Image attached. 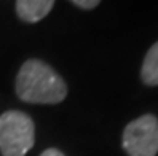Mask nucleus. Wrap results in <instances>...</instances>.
<instances>
[{
  "label": "nucleus",
  "mask_w": 158,
  "mask_h": 156,
  "mask_svg": "<svg viewBox=\"0 0 158 156\" xmlns=\"http://www.w3.org/2000/svg\"><path fill=\"white\" fill-rule=\"evenodd\" d=\"M16 96L27 104L53 105L67 97V85L51 66L40 59H27L15 81Z\"/></svg>",
  "instance_id": "obj_1"
},
{
  "label": "nucleus",
  "mask_w": 158,
  "mask_h": 156,
  "mask_svg": "<svg viewBox=\"0 0 158 156\" xmlns=\"http://www.w3.org/2000/svg\"><path fill=\"white\" fill-rule=\"evenodd\" d=\"M35 143L32 118L21 110L0 115V153L2 156H26Z\"/></svg>",
  "instance_id": "obj_2"
},
{
  "label": "nucleus",
  "mask_w": 158,
  "mask_h": 156,
  "mask_svg": "<svg viewBox=\"0 0 158 156\" xmlns=\"http://www.w3.org/2000/svg\"><path fill=\"white\" fill-rule=\"evenodd\" d=\"M122 145L128 156H156L158 118L147 113L128 123L123 131Z\"/></svg>",
  "instance_id": "obj_3"
},
{
  "label": "nucleus",
  "mask_w": 158,
  "mask_h": 156,
  "mask_svg": "<svg viewBox=\"0 0 158 156\" xmlns=\"http://www.w3.org/2000/svg\"><path fill=\"white\" fill-rule=\"evenodd\" d=\"M54 0H16V13L24 22H39L53 10Z\"/></svg>",
  "instance_id": "obj_4"
},
{
  "label": "nucleus",
  "mask_w": 158,
  "mask_h": 156,
  "mask_svg": "<svg viewBox=\"0 0 158 156\" xmlns=\"http://www.w3.org/2000/svg\"><path fill=\"white\" fill-rule=\"evenodd\" d=\"M141 80L145 86H158V42L150 46L142 61Z\"/></svg>",
  "instance_id": "obj_5"
},
{
  "label": "nucleus",
  "mask_w": 158,
  "mask_h": 156,
  "mask_svg": "<svg viewBox=\"0 0 158 156\" xmlns=\"http://www.w3.org/2000/svg\"><path fill=\"white\" fill-rule=\"evenodd\" d=\"M70 2L78 8H83V10H93L101 3V0H70Z\"/></svg>",
  "instance_id": "obj_6"
},
{
  "label": "nucleus",
  "mask_w": 158,
  "mask_h": 156,
  "mask_svg": "<svg viewBox=\"0 0 158 156\" xmlns=\"http://www.w3.org/2000/svg\"><path fill=\"white\" fill-rule=\"evenodd\" d=\"M40 156H66L61 150H58V148H46Z\"/></svg>",
  "instance_id": "obj_7"
}]
</instances>
